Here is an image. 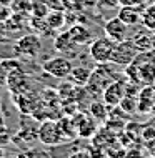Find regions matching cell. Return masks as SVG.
<instances>
[{
	"label": "cell",
	"mask_w": 155,
	"mask_h": 158,
	"mask_svg": "<svg viewBox=\"0 0 155 158\" xmlns=\"http://www.w3.org/2000/svg\"><path fill=\"white\" fill-rule=\"evenodd\" d=\"M15 158H30V156L27 155V153H17Z\"/></svg>",
	"instance_id": "obj_25"
},
{
	"label": "cell",
	"mask_w": 155,
	"mask_h": 158,
	"mask_svg": "<svg viewBox=\"0 0 155 158\" xmlns=\"http://www.w3.org/2000/svg\"><path fill=\"white\" fill-rule=\"evenodd\" d=\"M152 37H153V32L144 27L132 37V40L140 52H147V50H152Z\"/></svg>",
	"instance_id": "obj_9"
},
{
	"label": "cell",
	"mask_w": 155,
	"mask_h": 158,
	"mask_svg": "<svg viewBox=\"0 0 155 158\" xmlns=\"http://www.w3.org/2000/svg\"><path fill=\"white\" fill-rule=\"evenodd\" d=\"M140 73L142 85H155V62H149L144 65H137Z\"/></svg>",
	"instance_id": "obj_11"
},
{
	"label": "cell",
	"mask_w": 155,
	"mask_h": 158,
	"mask_svg": "<svg viewBox=\"0 0 155 158\" xmlns=\"http://www.w3.org/2000/svg\"><path fill=\"white\" fill-rule=\"evenodd\" d=\"M115 44H117V42H114L107 35L90 42L88 53H90V57H92V60L95 63H109L112 60V53H114Z\"/></svg>",
	"instance_id": "obj_3"
},
{
	"label": "cell",
	"mask_w": 155,
	"mask_h": 158,
	"mask_svg": "<svg viewBox=\"0 0 155 158\" xmlns=\"http://www.w3.org/2000/svg\"><path fill=\"white\" fill-rule=\"evenodd\" d=\"M8 73L10 72L7 70V67L3 65V62L0 63V85H3V83H7V78H8Z\"/></svg>",
	"instance_id": "obj_21"
},
{
	"label": "cell",
	"mask_w": 155,
	"mask_h": 158,
	"mask_svg": "<svg viewBox=\"0 0 155 158\" xmlns=\"http://www.w3.org/2000/svg\"><path fill=\"white\" fill-rule=\"evenodd\" d=\"M90 75H92V72L87 67H74L70 75H68V80H70V83L77 85V87H85L90 80Z\"/></svg>",
	"instance_id": "obj_10"
},
{
	"label": "cell",
	"mask_w": 155,
	"mask_h": 158,
	"mask_svg": "<svg viewBox=\"0 0 155 158\" xmlns=\"http://www.w3.org/2000/svg\"><path fill=\"white\" fill-rule=\"evenodd\" d=\"M145 5H122L118 7L117 17L122 20L123 23H127L128 27H137V25L142 23V10H144Z\"/></svg>",
	"instance_id": "obj_7"
},
{
	"label": "cell",
	"mask_w": 155,
	"mask_h": 158,
	"mask_svg": "<svg viewBox=\"0 0 155 158\" xmlns=\"http://www.w3.org/2000/svg\"><path fill=\"white\" fill-rule=\"evenodd\" d=\"M144 5H155V0H142Z\"/></svg>",
	"instance_id": "obj_24"
},
{
	"label": "cell",
	"mask_w": 155,
	"mask_h": 158,
	"mask_svg": "<svg viewBox=\"0 0 155 158\" xmlns=\"http://www.w3.org/2000/svg\"><path fill=\"white\" fill-rule=\"evenodd\" d=\"M0 106H2V98H0Z\"/></svg>",
	"instance_id": "obj_31"
},
{
	"label": "cell",
	"mask_w": 155,
	"mask_h": 158,
	"mask_svg": "<svg viewBox=\"0 0 155 158\" xmlns=\"http://www.w3.org/2000/svg\"><path fill=\"white\" fill-rule=\"evenodd\" d=\"M70 37L72 40L75 42L77 45H82V44H87V42H90V33L85 27H80V25H75V27L70 28Z\"/></svg>",
	"instance_id": "obj_13"
},
{
	"label": "cell",
	"mask_w": 155,
	"mask_h": 158,
	"mask_svg": "<svg viewBox=\"0 0 155 158\" xmlns=\"http://www.w3.org/2000/svg\"><path fill=\"white\" fill-rule=\"evenodd\" d=\"M37 140L40 143L47 145V147H55L60 145L62 142L67 140V135L63 131V128L60 127V122L55 120H45L42 122L37 128Z\"/></svg>",
	"instance_id": "obj_1"
},
{
	"label": "cell",
	"mask_w": 155,
	"mask_h": 158,
	"mask_svg": "<svg viewBox=\"0 0 155 158\" xmlns=\"http://www.w3.org/2000/svg\"><path fill=\"white\" fill-rule=\"evenodd\" d=\"M32 12H33V15L38 17V19H45L47 15H49V8H47L45 3H33V7H32Z\"/></svg>",
	"instance_id": "obj_19"
},
{
	"label": "cell",
	"mask_w": 155,
	"mask_h": 158,
	"mask_svg": "<svg viewBox=\"0 0 155 158\" xmlns=\"http://www.w3.org/2000/svg\"><path fill=\"white\" fill-rule=\"evenodd\" d=\"M2 125H3V117L0 115V127H2Z\"/></svg>",
	"instance_id": "obj_28"
},
{
	"label": "cell",
	"mask_w": 155,
	"mask_h": 158,
	"mask_svg": "<svg viewBox=\"0 0 155 158\" xmlns=\"http://www.w3.org/2000/svg\"><path fill=\"white\" fill-rule=\"evenodd\" d=\"M3 158H12V156H7V155H5V156H3ZM14 158H15V156H14Z\"/></svg>",
	"instance_id": "obj_30"
},
{
	"label": "cell",
	"mask_w": 155,
	"mask_h": 158,
	"mask_svg": "<svg viewBox=\"0 0 155 158\" xmlns=\"http://www.w3.org/2000/svg\"><path fill=\"white\" fill-rule=\"evenodd\" d=\"M152 50H155V32H153V37H152Z\"/></svg>",
	"instance_id": "obj_26"
},
{
	"label": "cell",
	"mask_w": 155,
	"mask_h": 158,
	"mask_svg": "<svg viewBox=\"0 0 155 158\" xmlns=\"http://www.w3.org/2000/svg\"><path fill=\"white\" fill-rule=\"evenodd\" d=\"M90 115H92V118H95V120H100L103 122L107 118V105L105 102H93L92 105H90Z\"/></svg>",
	"instance_id": "obj_15"
},
{
	"label": "cell",
	"mask_w": 155,
	"mask_h": 158,
	"mask_svg": "<svg viewBox=\"0 0 155 158\" xmlns=\"http://www.w3.org/2000/svg\"><path fill=\"white\" fill-rule=\"evenodd\" d=\"M125 153H127V148L120 147L118 143H114V145L105 147V155L109 158H123Z\"/></svg>",
	"instance_id": "obj_16"
},
{
	"label": "cell",
	"mask_w": 155,
	"mask_h": 158,
	"mask_svg": "<svg viewBox=\"0 0 155 158\" xmlns=\"http://www.w3.org/2000/svg\"><path fill=\"white\" fill-rule=\"evenodd\" d=\"M142 25L155 32V5H145L142 10Z\"/></svg>",
	"instance_id": "obj_12"
},
{
	"label": "cell",
	"mask_w": 155,
	"mask_h": 158,
	"mask_svg": "<svg viewBox=\"0 0 155 158\" xmlns=\"http://www.w3.org/2000/svg\"><path fill=\"white\" fill-rule=\"evenodd\" d=\"M125 85L120 83V82H114L110 83L109 87L103 90V102H105L107 106H118L120 102L123 100V97H125Z\"/></svg>",
	"instance_id": "obj_8"
},
{
	"label": "cell",
	"mask_w": 155,
	"mask_h": 158,
	"mask_svg": "<svg viewBox=\"0 0 155 158\" xmlns=\"http://www.w3.org/2000/svg\"><path fill=\"white\" fill-rule=\"evenodd\" d=\"M117 2H118L120 7H122V5H133V7L144 5V2H142V0H117Z\"/></svg>",
	"instance_id": "obj_23"
},
{
	"label": "cell",
	"mask_w": 155,
	"mask_h": 158,
	"mask_svg": "<svg viewBox=\"0 0 155 158\" xmlns=\"http://www.w3.org/2000/svg\"><path fill=\"white\" fill-rule=\"evenodd\" d=\"M139 52L140 50L137 48V45L133 44L132 38H125V40L115 44L110 63L118 65V67H127V65H130V63H133V60L137 58Z\"/></svg>",
	"instance_id": "obj_2"
},
{
	"label": "cell",
	"mask_w": 155,
	"mask_h": 158,
	"mask_svg": "<svg viewBox=\"0 0 155 158\" xmlns=\"http://www.w3.org/2000/svg\"><path fill=\"white\" fill-rule=\"evenodd\" d=\"M42 68H44V72L55 77V78H68L74 65H72V60L68 57H54L44 62Z\"/></svg>",
	"instance_id": "obj_4"
},
{
	"label": "cell",
	"mask_w": 155,
	"mask_h": 158,
	"mask_svg": "<svg viewBox=\"0 0 155 158\" xmlns=\"http://www.w3.org/2000/svg\"><path fill=\"white\" fill-rule=\"evenodd\" d=\"M68 158H93V156L88 150H79V152H74Z\"/></svg>",
	"instance_id": "obj_22"
},
{
	"label": "cell",
	"mask_w": 155,
	"mask_h": 158,
	"mask_svg": "<svg viewBox=\"0 0 155 158\" xmlns=\"http://www.w3.org/2000/svg\"><path fill=\"white\" fill-rule=\"evenodd\" d=\"M128 25L123 23L122 20L118 19V17H112L105 22L103 25V32H105V35L112 38L114 42H122L127 38V33H128Z\"/></svg>",
	"instance_id": "obj_6"
},
{
	"label": "cell",
	"mask_w": 155,
	"mask_h": 158,
	"mask_svg": "<svg viewBox=\"0 0 155 158\" xmlns=\"http://www.w3.org/2000/svg\"><path fill=\"white\" fill-rule=\"evenodd\" d=\"M123 158H145V155L142 153L140 148H137V147H135V148H128Z\"/></svg>",
	"instance_id": "obj_20"
},
{
	"label": "cell",
	"mask_w": 155,
	"mask_h": 158,
	"mask_svg": "<svg viewBox=\"0 0 155 158\" xmlns=\"http://www.w3.org/2000/svg\"><path fill=\"white\" fill-rule=\"evenodd\" d=\"M12 140V131L8 130V127L3 123L2 127H0V147H5V145L10 143Z\"/></svg>",
	"instance_id": "obj_18"
},
{
	"label": "cell",
	"mask_w": 155,
	"mask_h": 158,
	"mask_svg": "<svg viewBox=\"0 0 155 158\" xmlns=\"http://www.w3.org/2000/svg\"><path fill=\"white\" fill-rule=\"evenodd\" d=\"M145 158H155V155H147V156H145Z\"/></svg>",
	"instance_id": "obj_29"
},
{
	"label": "cell",
	"mask_w": 155,
	"mask_h": 158,
	"mask_svg": "<svg viewBox=\"0 0 155 158\" xmlns=\"http://www.w3.org/2000/svg\"><path fill=\"white\" fill-rule=\"evenodd\" d=\"M47 23L50 28H60L63 25V15L60 12H50L47 15Z\"/></svg>",
	"instance_id": "obj_17"
},
{
	"label": "cell",
	"mask_w": 155,
	"mask_h": 158,
	"mask_svg": "<svg viewBox=\"0 0 155 158\" xmlns=\"http://www.w3.org/2000/svg\"><path fill=\"white\" fill-rule=\"evenodd\" d=\"M118 106L125 113H135V112H139V98L132 97V95H125Z\"/></svg>",
	"instance_id": "obj_14"
},
{
	"label": "cell",
	"mask_w": 155,
	"mask_h": 158,
	"mask_svg": "<svg viewBox=\"0 0 155 158\" xmlns=\"http://www.w3.org/2000/svg\"><path fill=\"white\" fill-rule=\"evenodd\" d=\"M42 48V42L38 35H33V33H28V35H24L22 38H19L15 45V50L22 55H27V57H37L40 53Z\"/></svg>",
	"instance_id": "obj_5"
},
{
	"label": "cell",
	"mask_w": 155,
	"mask_h": 158,
	"mask_svg": "<svg viewBox=\"0 0 155 158\" xmlns=\"http://www.w3.org/2000/svg\"><path fill=\"white\" fill-rule=\"evenodd\" d=\"M3 156H5V152H3L2 148H0V158H3Z\"/></svg>",
	"instance_id": "obj_27"
}]
</instances>
